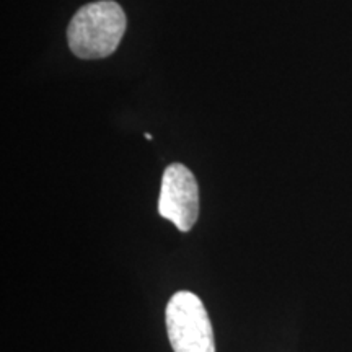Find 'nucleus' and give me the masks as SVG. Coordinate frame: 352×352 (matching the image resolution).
<instances>
[{"mask_svg":"<svg viewBox=\"0 0 352 352\" xmlns=\"http://www.w3.org/2000/svg\"><path fill=\"white\" fill-rule=\"evenodd\" d=\"M126 32V15L113 0L88 3L70 20L67 41L80 59H103L120 46Z\"/></svg>","mask_w":352,"mask_h":352,"instance_id":"1","label":"nucleus"},{"mask_svg":"<svg viewBox=\"0 0 352 352\" xmlns=\"http://www.w3.org/2000/svg\"><path fill=\"white\" fill-rule=\"evenodd\" d=\"M166 333L175 352H215L212 323L196 294L179 290L166 305Z\"/></svg>","mask_w":352,"mask_h":352,"instance_id":"2","label":"nucleus"},{"mask_svg":"<svg viewBox=\"0 0 352 352\" xmlns=\"http://www.w3.org/2000/svg\"><path fill=\"white\" fill-rule=\"evenodd\" d=\"M158 214L182 232L195 227L199 215V188L192 171L182 164L166 166L162 176Z\"/></svg>","mask_w":352,"mask_h":352,"instance_id":"3","label":"nucleus"},{"mask_svg":"<svg viewBox=\"0 0 352 352\" xmlns=\"http://www.w3.org/2000/svg\"><path fill=\"white\" fill-rule=\"evenodd\" d=\"M145 139H148V140H152L153 138H152V134H148V132H147V134H145Z\"/></svg>","mask_w":352,"mask_h":352,"instance_id":"4","label":"nucleus"}]
</instances>
